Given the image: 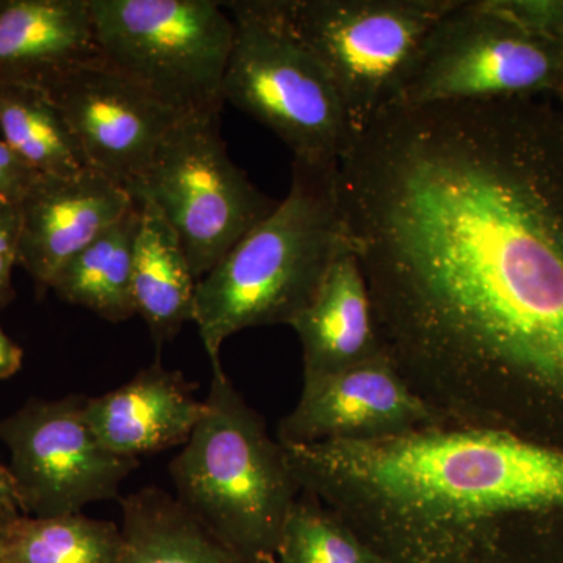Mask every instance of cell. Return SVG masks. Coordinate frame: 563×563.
<instances>
[{"label": "cell", "mask_w": 563, "mask_h": 563, "mask_svg": "<svg viewBox=\"0 0 563 563\" xmlns=\"http://www.w3.org/2000/svg\"><path fill=\"white\" fill-rule=\"evenodd\" d=\"M457 0H282L320 58L354 131L395 106L422 44Z\"/></svg>", "instance_id": "cell-8"}, {"label": "cell", "mask_w": 563, "mask_h": 563, "mask_svg": "<svg viewBox=\"0 0 563 563\" xmlns=\"http://www.w3.org/2000/svg\"><path fill=\"white\" fill-rule=\"evenodd\" d=\"M121 512L118 563H251L161 488L125 496Z\"/></svg>", "instance_id": "cell-18"}, {"label": "cell", "mask_w": 563, "mask_h": 563, "mask_svg": "<svg viewBox=\"0 0 563 563\" xmlns=\"http://www.w3.org/2000/svg\"><path fill=\"white\" fill-rule=\"evenodd\" d=\"M38 176L41 174L25 165L0 136V198L21 202Z\"/></svg>", "instance_id": "cell-24"}, {"label": "cell", "mask_w": 563, "mask_h": 563, "mask_svg": "<svg viewBox=\"0 0 563 563\" xmlns=\"http://www.w3.org/2000/svg\"><path fill=\"white\" fill-rule=\"evenodd\" d=\"M140 231V207L131 209L96 236L58 272L51 290L109 322L135 314L132 296L133 251Z\"/></svg>", "instance_id": "cell-19"}, {"label": "cell", "mask_w": 563, "mask_h": 563, "mask_svg": "<svg viewBox=\"0 0 563 563\" xmlns=\"http://www.w3.org/2000/svg\"><path fill=\"white\" fill-rule=\"evenodd\" d=\"M380 342L450 424L563 451V109L388 107L339 163Z\"/></svg>", "instance_id": "cell-1"}, {"label": "cell", "mask_w": 563, "mask_h": 563, "mask_svg": "<svg viewBox=\"0 0 563 563\" xmlns=\"http://www.w3.org/2000/svg\"><path fill=\"white\" fill-rule=\"evenodd\" d=\"M562 91L561 44L525 31L490 0H457L422 44L395 106L512 101Z\"/></svg>", "instance_id": "cell-9"}, {"label": "cell", "mask_w": 563, "mask_h": 563, "mask_svg": "<svg viewBox=\"0 0 563 563\" xmlns=\"http://www.w3.org/2000/svg\"><path fill=\"white\" fill-rule=\"evenodd\" d=\"M102 60L180 114L224 107L233 21L213 0H91Z\"/></svg>", "instance_id": "cell-6"}, {"label": "cell", "mask_w": 563, "mask_h": 563, "mask_svg": "<svg viewBox=\"0 0 563 563\" xmlns=\"http://www.w3.org/2000/svg\"><path fill=\"white\" fill-rule=\"evenodd\" d=\"M203 413V399L184 374L161 361L98 398H88L87 418L99 442L120 457L184 446Z\"/></svg>", "instance_id": "cell-15"}, {"label": "cell", "mask_w": 563, "mask_h": 563, "mask_svg": "<svg viewBox=\"0 0 563 563\" xmlns=\"http://www.w3.org/2000/svg\"><path fill=\"white\" fill-rule=\"evenodd\" d=\"M136 203L140 231L133 251V306L161 347L172 342L187 322H195L199 280L179 236L161 210L151 202Z\"/></svg>", "instance_id": "cell-17"}, {"label": "cell", "mask_w": 563, "mask_h": 563, "mask_svg": "<svg viewBox=\"0 0 563 563\" xmlns=\"http://www.w3.org/2000/svg\"><path fill=\"white\" fill-rule=\"evenodd\" d=\"M0 133L41 176L74 177L88 169L60 107L40 88L0 85Z\"/></svg>", "instance_id": "cell-20"}, {"label": "cell", "mask_w": 563, "mask_h": 563, "mask_svg": "<svg viewBox=\"0 0 563 563\" xmlns=\"http://www.w3.org/2000/svg\"><path fill=\"white\" fill-rule=\"evenodd\" d=\"M220 114H184L162 140L147 172L128 190L133 201L161 210L198 280L279 203L231 161Z\"/></svg>", "instance_id": "cell-7"}, {"label": "cell", "mask_w": 563, "mask_h": 563, "mask_svg": "<svg viewBox=\"0 0 563 563\" xmlns=\"http://www.w3.org/2000/svg\"><path fill=\"white\" fill-rule=\"evenodd\" d=\"M561 47H562V51H563V38H562V41H561ZM562 95H563V91H562ZM562 95H561V96H562Z\"/></svg>", "instance_id": "cell-28"}, {"label": "cell", "mask_w": 563, "mask_h": 563, "mask_svg": "<svg viewBox=\"0 0 563 563\" xmlns=\"http://www.w3.org/2000/svg\"><path fill=\"white\" fill-rule=\"evenodd\" d=\"M85 396L32 399L0 422L22 515L80 514L120 495L139 461L111 453L92 432Z\"/></svg>", "instance_id": "cell-10"}, {"label": "cell", "mask_w": 563, "mask_h": 563, "mask_svg": "<svg viewBox=\"0 0 563 563\" xmlns=\"http://www.w3.org/2000/svg\"><path fill=\"white\" fill-rule=\"evenodd\" d=\"M177 501L251 563H274L301 487L284 444L244 401L224 368H211L203 413L169 463Z\"/></svg>", "instance_id": "cell-4"}, {"label": "cell", "mask_w": 563, "mask_h": 563, "mask_svg": "<svg viewBox=\"0 0 563 563\" xmlns=\"http://www.w3.org/2000/svg\"><path fill=\"white\" fill-rule=\"evenodd\" d=\"M121 528L81 514L20 515L0 539V563H118Z\"/></svg>", "instance_id": "cell-21"}, {"label": "cell", "mask_w": 563, "mask_h": 563, "mask_svg": "<svg viewBox=\"0 0 563 563\" xmlns=\"http://www.w3.org/2000/svg\"><path fill=\"white\" fill-rule=\"evenodd\" d=\"M21 512L18 509H11V507L0 506V539H2L3 532L9 528L11 521L14 518L20 517Z\"/></svg>", "instance_id": "cell-27"}, {"label": "cell", "mask_w": 563, "mask_h": 563, "mask_svg": "<svg viewBox=\"0 0 563 563\" xmlns=\"http://www.w3.org/2000/svg\"><path fill=\"white\" fill-rule=\"evenodd\" d=\"M47 92L65 114L88 168L125 191L147 172L162 140L184 117L103 60Z\"/></svg>", "instance_id": "cell-11"}, {"label": "cell", "mask_w": 563, "mask_h": 563, "mask_svg": "<svg viewBox=\"0 0 563 563\" xmlns=\"http://www.w3.org/2000/svg\"><path fill=\"white\" fill-rule=\"evenodd\" d=\"M284 448L385 563H563L562 450L459 424Z\"/></svg>", "instance_id": "cell-2"}, {"label": "cell", "mask_w": 563, "mask_h": 563, "mask_svg": "<svg viewBox=\"0 0 563 563\" xmlns=\"http://www.w3.org/2000/svg\"><path fill=\"white\" fill-rule=\"evenodd\" d=\"M0 506L11 507V509H18L21 512L13 477H11L9 468L3 466L2 463H0Z\"/></svg>", "instance_id": "cell-26"}, {"label": "cell", "mask_w": 563, "mask_h": 563, "mask_svg": "<svg viewBox=\"0 0 563 563\" xmlns=\"http://www.w3.org/2000/svg\"><path fill=\"white\" fill-rule=\"evenodd\" d=\"M450 424L412 390L387 354L342 372L303 377L299 401L282 418V444L368 443Z\"/></svg>", "instance_id": "cell-12"}, {"label": "cell", "mask_w": 563, "mask_h": 563, "mask_svg": "<svg viewBox=\"0 0 563 563\" xmlns=\"http://www.w3.org/2000/svg\"><path fill=\"white\" fill-rule=\"evenodd\" d=\"M233 43L222 99L268 128L292 161L339 165L354 131L332 77L298 33L282 0L224 2Z\"/></svg>", "instance_id": "cell-5"}, {"label": "cell", "mask_w": 563, "mask_h": 563, "mask_svg": "<svg viewBox=\"0 0 563 563\" xmlns=\"http://www.w3.org/2000/svg\"><path fill=\"white\" fill-rule=\"evenodd\" d=\"M350 246L339 165L292 161L287 198L199 280L195 322L211 368L235 333L290 325Z\"/></svg>", "instance_id": "cell-3"}, {"label": "cell", "mask_w": 563, "mask_h": 563, "mask_svg": "<svg viewBox=\"0 0 563 563\" xmlns=\"http://www.w3.org/2000/svg\"><path fill=\"white\" fill-rule=\"evenodd\" d=\"M290 328L301 342L303 377L342 372L385 354L368 284L352 246L335 258Z\"/></svg>", "instance_id": "cell-16"}, {"label": "cell", "mask_w": 563, "mask_h": 563, "mask_svg": "<svg viewBox=\"0 0 563 563\" xmlns=\"http://www.w3.org/2000/svg\"><path fill=\"white\" fill-rule=\"evenodd\" d=\"M98 62L91 0H0V85L51 91Z\"/></svg>", "instance_id": "cell-14"}, {"label": "cell", "mask_w": 563, "mask_h": 563, "mask_svg": "<svg viewBox=\"0 0 563 563\" xmlns=\"http://www.w3.org/2000/svg\"><path fill=\"white\" fill-rule=\"evenodd\" d=\"M20 202L0 198V309L13 301V268L20 263Z\"/></svg>", "instance_id": "cell-23"}, {"label": "cell", "mask_w": 563, "mask_h": 563, "mask_svg": "<svg viewBox=\"0 0 563 563\" xmlns=\"http://www.w3.org/2000/svg\"><path fill=\"white\" fill-rule=\"evenodd\" d=\"M22 358H24V352L0 325V380L9 379L20 372Z\"/></svg>", "instance_id": "cell-25"}, {"label": "cell", "mask_w": 563, "mask_h": 563, "mask_svg": "<svg viewBox=\"0 0 563 563\" xmlns=\"http://www.w3.org/2000/svg\"><path fill=\"white\" fill-rule=\"evenodd\" d=\"M274 563H385L339 514L302 492L285 523Z\"/></svg>", "instance_id": "cell-22"}, {"label": "cell", "mask_w": 563, "mask_h": 563, "mask_svg": "<svg viewBox=\"0 0 563 563\" xmlns=\"http://www.w3.org/2000/svg\"><path fill=\"white\" fill-rule=\"evenodd\" d=\"M561 98L563 99V95L561 96Z\"/></svg>", "instance_id": "cell-29"}, {"label": "cell", "mask_w": 563, "mask_h": 563, "mask_svg": "<svg viewBox=\"0 0 563 563\" xmlns=\"http://www.w3.org/2000/svg\"><path fill=\"white\" fill-rule=\"evenodd\" d=\"M132 206L124 188L90 168L74 177H36L20 202V265L40 292L51 290L63 266Z\"/></svg>", "instance_id": "cell-13"}]
</instances>
